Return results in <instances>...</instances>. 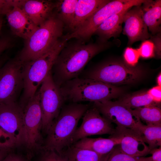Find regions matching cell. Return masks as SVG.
<instances>
[{"label": "cell", "mask_w": 161, "mask_h": 161, "mask_svg": "<svg viewBox=\"0 0 161 161\" xmlns=\"http://www.w3.org/2000/svg\"><path fill=\"white\" fill-rule=\"evenodd\" d=\"M107 42H86L79 40L66 44L58 55L52 67L53 79L59 87L78 77L88 62L108 47Z\"/></svg>", "instance_id": "1"}, {"label": "cell", "mask_w": 161, "mask_h": 161, "mask_svg": "<svg viewBox=\"0 0 161 161\" xmlns=\"http://www.w3.org/2000/svg\"><path fill=\"white\" fill-rule=\"evenodd\" d=\"M89 107L88 104L76 103L64 105L46 134L42 150L61 153L72 145L78 122Z\"/></svg>", "instance_id": "2"}, {"label": "cell", "mask_w": 161, "mask_h": 161, "mask_svg": "<svg viewBox=\"0 0 161 161\" xmlns=\"http://www.w3.org/2000/svg\"><path fill=\"white\" fill-rule=\"evenodd\" d=\"M60 88L65 101L71 103L110 100L123 92L121 88L115 86L82 77L68 81Z\"/></svg>", "instance_id": "3"}, {"label": "cell", "mask_w": 161, "mask_h": 161, "mask_svg": "<svg viewBox=\"0 0 161 161\" xmlns=\"http://www.w3.org/2000/svg\"><path fill=\"white\" fill-rule=\"evenodd\" d=\"M67 42L61 37L52 48L40 57L23 63V88L19 103L21 106L35 95L51 71L58 55Z\"/></svg>", "instance_id": "4"}, {"label": "cell", "mask_w": 161, "mask_h": 161, "mask_svg": "<svg viewBox=\"0 0 161 161\" xmlns=\"http://www.w3.org/2000/svg\"><path fill=\"white\" fill-rule=\"evenodd\" d=\"M64 25L54 12L27 39L17 58L22 63L35 59L46 52L63 35Z\"/></svg>", "instance_id": "5"}, {"label": "cell", "mask_w": 161, "mask_h": 161, "mask_svg": "<svg viewBox=\"0 0 161 161\" xmlns=\"http://www.w3.org/2000/svg\"><path fill=\"white\" fill-rule=\"evenodd\" d=\"M24 112V141L26 158L30 160L42 150V114L38 90L35 95L22 107Z\"/></svg>", "instance_id": "6"}, {"label": "cell", "mask_w": 161, "mask_h": 161, "mask_svg": "<svg viewBox=\"0 0 161 161\" xmlns=\"http://www.w3.org/2000/svg\"><path fill=\"white\" fill-rule=\"evenodd\" d=\"M143 74V70L138 66L131 67L122 62L109 61L86 70L82 78L114 85L136 82Z\"/></svg>", "instance_id": "7"}, {"label": "cell", "mask_w": 161, "mask_h": 161, "mask_svg": "<svg viewBox=\"0 0 161 161\" xmlns=\"http://www.w3.org/2000/svg\"><path fill=\"white\" fill-rule=\"evenodd\" d=\"M145 0H114L109 1L95 12L78 29L64 35L67 41L73 38L86 42L90 38L99 26L110 16L141 5Z\"/></svg>", "instance_id": "8"}, {"label": "cell", "mask_w": 161, "mask_h": 161, "mask_svg": "<svg viewBox=\"0 0 161 161\" xmlns=\"http://www.w3.org/2000/svg\"><path fill=\"white\" fill-rule=\"evenodd\" d=\"M38 89L42 114V132L46 134L65 101L60 87L54 81L51 71Z\"/></svg>", "instance_id": "9"}, {"label": "cell", "mask_w": 161, "mask_h": 161, "mask_svg": "<svg viewBox=\"0 0 161 161\" xmlns=\"http://www.w3.org/2000/svg\"><path fill=\"white\" fill-rule=\"evenodd\" d=\"M23 63L16 56L0 69V102H16L23 88Z\"/></svg>", "instance_id": "10"}, {"label": "cell", "mask_w": 161, "mask_h": 161, "mask_svg": "<svg viewBox=\"0 0 161 161\" xmlns=\"http://www.w3.org/2000/svg\"><path fill=\"white\" fill-rule=\"evenodd\" d=\"M95 107L101 114L117 126L131 129L141 135L143 124L135 116L131 109L125 107L117 101L106 100L94 102Z\"/></svg>", "instance_id": "11"}, {"label": "cell", "mask_w": 161, "mask_h": 161, "mask_svg": "<svg viewBox=\"0 0 161 161\" xmlns=\"http://www.w3.org/2000/svg\"><path fill=\"white\" fill-rule=\"evenodd\" d=\"M0 126L13 137L16 145L24 144L23 110L17 101L0 102Z\"/></svg>", "instance_id": "12"}, {"label": "cell", "mask_w": 161, "mask_h": 161, "mask_svg": "<svg viewBox=\"0 0 161 161\" xmlns=\"http://www.w3.org/2000/svg\"><path fill=\"white\" fill-rule=\"evenodd\" d=\"M81 125L77 128L72 139V144L82 138L95 135L112 134L115 128L94 107H89L83 116Z\"/></svg>", "instance_id": "13"}, {"label": "cell", "mask_w": 161, "mask_h": 161, "mask_svg": "<svg viewBox=\"0 0 161 161\" xmlns=\"http://www.w3.org/2000/svg\"><path fill=\"white\" fill-rule=\"evenodd\" d=\"M110 136L120 140L119 149L129 155L140 157L150 154V150L141 136L131 129L117 126Z\"/></svg>", "instance_id": "14"}, {"label": "cell", "mask_w": 161, "mask_h": 161, "mask_svg": "<svg viewBox=\"0 0 161 161\" xmlns=\"http://www.w3.org/2000/svg\"><path fill=\"white\" fill-rule=\"evenodd\" d=\"M126 11L123 17V33L128 38V44L147 40L150 37L143 16L141 5L134 6Z\"/></svg>", "instance_id": "15"}, {"label": "cell", "mask_w": 161, "mask_h": 161, "mask_svg": "<svg viewBox=\"0 0 161 161\" xmlns=\"http://www.w3.org/2000/svg\"><path fill=\"white\" fill-rule=\"evenodd\" d=\"M19 5L13 7L5 15L13 33L25 40L38 27L33 23Z\"/></svg>", "instance_id": "16"}, {"label": "cell", "mask_w": 161, "mask_h": 161, "mask_svg": "<svg viewBox=\"0 0 161 161\" xmlns=\"http://www.w3.org/2000/svg\"><path fill=\"white\" fill-rule=\"evenodd\" d=\"M19 6L33 23L38 27L53 14L55 1L46 0H22Z\"/></svg>", "instance_id": "17"}, {"label": "cell", "mask_w": 161, "mask_h": 161, "mask_svg": "<svg viewBox=\"0 0 161 161\" xmlns=\"http://www.w3.org/2000/svg\"><path fill=\"white\" fill-rule=\"evenodd\" d=\"M108 0H78L73 21L68 28L71 32L78 29Z\"/></svg>", "instance_id": "18"}, {"label": "cell", "mask_w": 161, "mask_h": 161, "mask_svg": "<svg viewBox=\"0 0 161 161\" xmlns=\"http://www.w3.org/2000/svg\"><path fill=\"white\" fill-rule=\"evenodd\" d=\"M120 143L118 138L110 136L108 138L85 137L72 145L77 147L91 150L102 155H106L109 154Z\"/></svg>", "instance_id": "19"}, {"label": "cell", "mask_w": 161, "mask_h": 161, "mask_svg": "<svg viewBox=\"0 0 161 161\" xmlns=\"http://www.w3.org/2000/svg\"><path fill=\"white\" fill-rule=\"evenodd\" d=\"M141 8L144 21L153 35L161 32V0H145Z\"/></svg>", "instance_id": "20"}, {"label": "cell", "mask_w": 161, "mask_h": 161, "mask_svg": "<svg viewBox=\"0 0 161 161\" xmlns=\"http://www.w3.org/2000/svg\"><path fill=\"white\" fill-rule=\"evenodd\" d=\"M128 10L110 16L100 24L94 33L99 36L100 41L107 42L111 38L119 35L122 31L124 15Z\"/></svg>", "instance_id": "21"}, {"label": "cell", "mask_w": 161, "mask_h": 161, "mask_svg": "<svg viewBox=\"0 0 161 161\" xmlns=\"http://www.w3.org/2000/svg\"><path fill=\"white\" fill-rule=\"evenodd\" d=\"M61 153L67 161H106L111 153L102 155L72 145L64 149Z\"/></svg>", "instance_id": "22"}, {"label": "cell", "mask_w": 161, "mask_h": 161, "mask_svg": "<svg viewBox=\"0 0 161 161\" xmlns=\"http://www.w3.org/2000/svg\"><path fill=\"white\" fill-rule=\"evenodd\" d=\"M78 0H59L55 1L54 12L67 28L71 24Z\"/></svg>", "instance_id": "23"}, {"label": "cell", "mask_w": 161, "mask_h": 161, "mask_svg": "<svg viewBox=\"0 0 161 161\" xmlns=\"http://www.w3.org/2000/svg\"><path fill=\"white\" fill-rule=\"evenodd\" d=\"M134 115L146 125H161V109L160 106L151 105L131 109Z\"/></svg>", "instance_id": "24"}, {"label": "cell", "mask_w": 161, "mask_h": 161, "mask_svg": "<svg viewBox=\"0 0 161 161\" xmlns=\"http://www.w3.org/2000/svg\"><path fill=\"white\" fill-rule=\"evenodd\" d=\"M117 101L130 109L151 105L158 106L154 102L147 92L126 95L120 98Z\"/></svg>", "instance_id": "25"}, {"label": "cell", "mask_w": 161, "mask_h": 161, "mask_svg": "<svg viewBox=\"0 0 161 161\" xmlns=\"http://www.w3.org/2000/svg\"><path fill=\"white\" fill-rule=\"evenodd\" d=\"M141 136L151 150L161 146V125H145Z\"/></svg>", "instance_id": "26"}, {"label": "cell", "mask_w": 161, "mask_h": 161, "mask_svg": "<svg viewBox=\"0 0 161 161\" xmlns=\"http://www.w3.org/2000/svg\"><path fill=\"white\" fill-rule=\"evenodd\" d=\"M143 157H134L120 151L118 145L111 152L106 161H144Z\"/></svg>", "instance_id": "27"}, {"label": "cell", "mask_w": 161, "mask_h": 161, "mask_svg": "<svg viewBox=\"0 0 161 161\" xmlns=\"http://www.w3.org/2000/svg\"><path fill=\"white\" fill-rule=\"evenodd\" d=\"M137 49L140 56L143 58H148L155 56V47L151 41L147 40L143 41Z\"/></svg>", "instance_id": "28"}, {"label": "cell", "mask_w": 161, "mask_h": 161, "mask_svg": "<svg viewBox=\"0 0 161 161\" xmlns=\"http://www.w3.org/2000/svg\"><path fill=\"white\" fill-rule=\"evenodd\" d=\"M140 57L137 49L130 47H127L126 49L123 54L125 63L131 67L136 66Z\"/></svg>", "instance_id": "29"}, {"label": "cell", "mask_w": 161, "mask_h": 161, "mask_svg": "<svg viewBox=\"0 0 161 161\" xmlns=\"http://www.w3.org/2000/svg\"><path fill=\"white\" fill-rule=\"evenodd\" d=\"M38 161H67L61 153L52 150H43Z\"/></svg>", "instance_id": "30"}, {"label": "cell", "mask_w": 161, "mask_h": 161, "mask_svg": "<svg viewBox=\"0 0 161 161\" xmlns=\"http://www.w3.org/2000/svg\"><path fill=\"white\" fill-rule=\"evenodd\" d=\"M16 145L13 137L4 131L0 126V150H11Z\"/></svg>", "instance_id": "31"}, {"label": "cell", "mask_w": 161, "mask_h": 161, "mask_svg": "<svg viewBox=\"0 0 161 161\" xmlns=\"http://www.w3.org/2000/svg\"><path fill=\"white\" fill-rule=\"evenodd\" d=\"M20 0H0V15L3 16L14 6L19 5Z\"/></svg>", "instance_id": "32"}, {"label": "cell", "mask_w": 161, "mask_h": 161, "mask_svg": "<svg viewBox=\"0 0 161 161\" xmlns=\"http://www.w3.org/2000/svg\"><path fill=\"white\" fill-rule=\"evenodd\" d=\"M11 37L7 35L2 34L0 35V55L13 46Z\"/></svg>", "instance_id": "33"}, {"label": "cell", "mask_w": 161, "mask_h": 161, "mask_svg": "<svg viewBox=\"0 0 161 161\" xmlns=\"http://www.w3.org/2000/svg\"><path fill=\"white\" fill-rule=\"evenodd\" d=\"M148 93L152 98L153 101L157 104L161 101V86H157L149 89Z\"/></svg>", "instance_id": "34"}, {"label": "cell", "mask_w": 161, "mask_h": 161, "mask_svg": "<svg viewBox=\"0 0 161 161\" xmlns=\"http://www.w3.org/2000/svg\"><path fill=\"white\" fill-rule=\"evenodd\" d=\"M151 37L155 47V53L158 57L161 56V36L160 33Z\"/></svg>", "instance_id": "35"}, {"label": "cell", "mask_w": 161, "mask_h": 161, "mask_svg": "<svg viewBox=\"0 0 161 161\" xmlns=\"http://www.w3.org/2000/svg\"><path fill=\"white\" fill-rule=\"evenodd\" d=\"M151 156L148 157V161H161V147L153 149L150 150Z\"/></svg>", "instance_id": "36"}, {"label": "cell", "mask_w": 161, "mask_h": 161, "mask_svg": "<svg viewBox=\"0 0 161 161\" xmlns=\"http://www.w3.org/2000/svg\"><path fill=\"white\" fill-rule=\"evenodd\" d=\"M2 161H29L21 155L10 152L7 155Z\"/></svg>", "instance_id": "37"}, {"label": "cell", "mask_w": 161, "mask_h": 161, "mask_svg": "<svg viewBox=\"0 0 161 161\" xmlns=\"http://www.w3.org/2000/svg\"><path fill=\"white\" fill-rule=\"evenodd\" d=\"M11 151L8 150H0V161H2L7 155L11 152Z\"/></svg>", "instance_id": "38"}, {"label": "cell", "mask_w": 161, "mask_h": 161, "mask_svg": "<svg viewBox=\"0 0 161 161\" xmlns=\"http://www.w3.org/2000/svg\"><path fill=\"white\" fill-rule=\"evenodd\" d=\"M8 59V57L5 54L0 55V69Z\"/></svg>", "instance_id": "39"}, {"label": "cell", "mask_w": 161, "mask_h": 161, "mask_svg": "<svg viewBox=\"0 0 161 161\" xmlns=\"http://www.w3.org/2000/svg\"><path fill=\"white\" fill-rule=\"evenodd\" d=\"M3 23V16L0 15V35L2 34V28Z\"/></svg>", "instance_id": "40"}, {"label": "cell", "mask_w": 161, "mask_h": 161, "mask_svg": "<svg viewBox=\"0 0 161 161\" xmlns=\"http://www.w3.org/2000/svg\"><path fill=\"white\" fill-rule=\"evenodd\" d=\"M157 83L158 86H161V73H160L158 75L157 78Z\"/></svg>", "instance_id": "41"}, {"label": "cell", "mask_w": 161, "mask_h": 161, "mask_svg": "<svg viewBox=\"0 0 161 161\" xmlns=\"http://www.w3.org/2000/svg\"></svg>", "instance_id": "42"}]
</instances>
